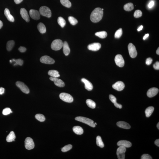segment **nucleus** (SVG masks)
I'll use <instances>...</instances> for the list:
<instances>
[{"instance_id":"obj_1","label":"nucleus","mask_w":159,"mask_h":159,"mask_svg":"<svg viewBox=\"0 0 159 159\" xmlns=\"http://www.w3.org/2000/svg\"><path fill=\"white\" fill-rule=\"evenodd\" d=\"M103 10L102 8H95L91 14V20L94 23L99 22L103 18Z\"/></svg>"},{"instance_id":"obj_2","label":"nucleus","mask_w":159,"mask_h":159,"mask_svg":"<svg viewBox=\"0 0 159 159\" xmlns=\"http://www.w3.org/2000/svg\"><path fill=\"white\" fill-rule=\"evenodd\" d=\"M75 119L77 121L85 123L91 127H95L96 126V125L93 120L88 118L82 116H78L75 118Z\"/></svg>"},{"instance_id":"obj_3","label":"nucleus","mask_w":159,"mask_h":159,"mask_svg":"<svg viewBox=\"0 0 159 159\" xmlns=\"http://www.w3.org/2000/svg\"><path fill=\"white\" fill-rule=\"evenodd\" d=\"M63 42L61 40L55 39L52 42L51 48L53 50L57 51L60 50L63 47Z\"/></svg>"},{"instance_id":"obj_4","label":"nucleus","mask_w":159,"mask_h":159,"mask_svg":"<svg viewBox=\"0 0 159 159\" xmlns=\"http://www.w3.org/2000/svg\"><path fill=\"white\" fill-rule=\"evenodd\" d=\"M39 12L40 15L49 18L51 16V11L49 8L46 6L41 7L39 10Z\"/></svg>"},{"instance_id":"obj_5","label":"nucleus","mask_w":159,"mask_h":159,"mask_svg":"<svg viewBox=\"0 0 159 159\" xmlns=\"http://www.w3.org/2000/svg\"><path fill=\"white\" fill-rule=\"evenodd\" d=\"M59 97L63 101L67 103H72L73 101V97L67 93H61L59 95Z\"/></svg>"},{"instance_id":"obj_6","label":"nucleus","mask_w":159,"mask_h":159,"mask_svg":"<svg viewBox=\"0 0 159 159\" xmlns=\"http://www.w3.org/2000/svg\"><path fill=\"white\" fill-rule=\"evenodd\" d=\"M126 150V148L123 146H120L117 149L116 154L118 159H124Z\"/></svg>"},{"instance_id":"obj_7","label":"nucleus","mask_w":159,"mask_h":159,"mask_svg":"<svg viewBox=\"0 0 159 159\" xmlns=\"http://www.w3.org/2000/svg\"><path fill=\"white\" fill-rule=\"evenodd\" d=\"M25 148L28 150H31L33 149L35 147L33 139L30 137L27 138L25 141Z\"/></svg>"},{"instance_id":"obj_8","label":"nucleus","mask_w":159,"mask_h":159,"mask_svg":"<svg viewBox=\"0 0 159 159\" xmlns=\"http://www.w3.org/2000/svg\"><path fill=\"white\" fill-rule=\"evenodd\" d=\"M129 54L132 58H134L137 56V53L135 47L132 43H130L128 45Z\"/></svg>"},{"instance_id":"obj_9","label":"nucleus","mask_w":159,"mask_h":159,"mask_svg":"<svg viewBox=\"0 0 159 159\" xmlns=\"http://www.w3.org/2000/svg\"><path fill=\"white\" fill-rule=\"evenodd\" d=\"M40 61L42 63L48 64H53L55 62L53 59L47 55L42 56L40 59Z\"/></svg>"},{"instance_id":"obj_10","label":"nucleus","mask_w":159,"mask_h":159,"mask_svg":"<svg viewBox=\"0 0 159 159\" xmlns=\"http://www.w3.org/2000/svg\"><path fill=\"white\" fill-rule=\"evenodd\" d=\"M115 61L116 65L119 67H122L124 66V60L121 55H116L115 58Z\"/></svg>"},{"instance_id":"obj_11","label":"nucleus","mask_w":159,"mask_h":159,"mask_svg":"<svg viewBox=\"0 0 159 159\" xmlns=\"http://www.w3.org/2000/svg\"><path fill=\"white\" fill-rule=\"evenodd\" d=\"M16 86L20 89L24 93L28 94L29 93V90L27 86L23 83L20 81H17L16 83Z\"/></svg>"},{"instance_id":"obj_12","label":"nucleus","mask_w":159,"mask_h":159,"mask_svg":"<svg viewBox=\"0 0 159 159\" xmlns=\"http://www.w3.org/2000/svg\"><path fill=\"white\" fill-rule=\"evenodd\" d=\"M50 79L54 82L55 84L57 86L60 87H63L65 86V84L62 80L58 79L57 78H53L51 77L50 78Z\"/></svg>"},{"instance_id":"obj_13","label":"nucleus","mask_w":159,"mask_h":159,"mask_svg":"<svg viewBox=\"0 0 159 159\" xmlns=\"http://www.w3.org/2000/svg\"><path fill=\"white\" fill-rule=\"evenodd\" d=\"M101 47V45L99 43H94L88 45V49L89 50L96 51L99 50Z\"/></svg>"},{"instance_id":"obj_14","label":"nucleus","mask_w":159,"mask_h":159,"mask_svg":"<svg viewBox=\"0 0 159 159\" xmlns=\"http://www.w3.org/2000/svg\"><path fill=\"white\" fill-rule=\"evenodd\" d=\"M29 14L31 17L35 20H39L40 18V14L36 10L31 9L29 11Z\"/></svg>"},{"instance_id":"obj_15","label":"nucleus","mask_w":159,"mask_h":159,"mask_svg":"<svg viewBox=\"0 0 159 159\" xmlns=\"http://www.w3.org/2000/svg\"><path fill=\"white\" fill-rule=\"evenodd\" d=\"M113 88L118 91H121L125 87V85L123 82L118 81L113 85Z\"/></svg>"},{"instance_id":"obj_16","label":"nucleus","mask_w":159,"mask_h":159,"mask_svg":"<svg viewBox=\"0 0 159 159\" xmlns=\"http://www.w3.org/2000/svg\"><path fill=\"white\" fill-rule=\"evenodd\" d=\"M159 92L158 89L156 88H152L148 91L147 95L148 97H153L157 94Z\"/></svg>"},{"instance_id":"obj_17","label":"nucleus","mask_w":159,"mask_h":159,"mask_svg":"<svg viewBox=\"0 0 159 159\" xmlns=\"http://www.w3.org/2000/svg\"><path fill=\"white\" fill-rule=\"evenodd\" d=\"M81 81L85 84V87L86 90L89 91L92 90L93 88V85L90 81H89L85 78H83L81 79Z\"/></svg>"},{"instance_id":"obj_18","label":"nucleus","mask_w":159,"mask_h":159,"mask_svg":"<svg viewBox=\"0 0 159 159\" xmlns=\"http://www.w3.org/2000/svg\"><path fill=\"white\" fill-rule=\"evenodd\" d=\"M20 15L22 18L26 21L27 22H28L30 21V18L29 15H28V12L24 8H21L20 11Z\"/></svg>"},{"instance_id":"obj_19","label":"nucleus","mask_w":159,"mask_h":159,"mask_svg":"<svg viewBox=\"0 0 159 159\" xmlns=\"http://www.w3.org/2000/svg\"><path fill=\"white\" fill-rule=\"evenodd\" d=\"M4 14L8 20L10 22H13L15 21L14 17L11 15L9 9L5 8L4 11Z\"/></svg>"},{"instance_id":"obj_20","label":"nucleus","mask_w":159,"mask_h":159,"mask_svg":"<svg viewBox=\"0 0 159 159\" xmlns=\"http://www.w3.org/2000/svg\"><path fill=\"white\" fill-rule=\"evenodd\" d=\"M118 146H123L125 147L129 148L131 147L132 144L130 141L126 140H122L119 141L117 143Z\"/></svg>"},{"instance_id":"obj_21","label":"nucleus","mask_w":159,"mask_h":159,"mask_svg":"<svg viewBox=\"0 0 159 159\" xmlns=\"http://www.w3.org/2000/svg\"><path fill=\"white\" fill-rule=\"evenodd\" d=\"M117 125L119 127L126 129H129L131 127L130 125L128 123L124 121H121L118 122L117 123Z\"/></svg>"},{"instance_id":"obj_22","label":"nucleus","mask_w":159,"mask_h":159,"mask_svg":"<svg viewBox=\"0 0 159 159\" xmlns=\"http://www.w3.org/2000/svg\"><path fill=\"white\" fill-rule=\"evenodd\" d=\"M109 99L113 103H114V106L115 107L119 109H121L122 106V105L118 104L116 102V99L115 97L112 95H110L109 96Z\"/></svg>"},{"instance_id":"obj_23","label":"nucleus","mask_w":159,"mask_h":159,"mask_svg":"<svg viewBox=\"0 0 159 159\" xmlns=\"http://www.w3.org/2000/svg\"><path fill=\"white\" fill-rule=\"evenodd\" d=\"M63 52L65 55L67 56L70 52V49L67 42L65 41L63 43Z\"/></svg>"},{"instance_id":"obj_24","label":"nucleus","mask_w":159,"mask_h":159,"mask_svg":"<svg viewBox=\"0 0 159 159\" xmlns=\"http://www.w3.org/2000/svg\"><path fill=\"white\" fill-rule=\"evenodd\" d=\"M16 136L13 131H11L6 138V141L8 142H11L15 141Z\"/></svg>"},{"instance_id":"obj_25","label":"nucleus","mask_w":159,"mask_h":159,"mask_svg":"<svg viewBox=\"0 0 159 159\" xmlns=\"http://www.w3.org/2000/svg\"><path fill=\"white\" fill-rule=\"evenodd\" d=\"M37 28L38 31L42 34L45 33L46 32V28L45 25L42 23H40L38 24Z\"/></svg>"},{"instance_id":"obj_26","label":"nucleus","mask_w":159,"mask_h":159,"mask_svg":"<svg viewBox=\"0 0 159 159\" xmlns=\"http://www.w3.org/2000/svg\"><path fill=\"white\" fill-rule=\"evenodd\" d=\"M73 131L77 135H81L83 133V128L79 126H75L73 128Z\"/></svg>"},{"instance_id":"obj_27","label":"nucleus","mask_w":159,"mask_h":159,"mask_svg":"<svg viewBox=\"0 0 159 159\" xmlns=\"http://www.w3.org/2000/svg\"><path fill=\"white\" fill-rule=\"evenodd\" d=\"M154 108L153 106H150L146 109L145 113L146 117H149L154 111Z\"/></svg>"},{"instance_id":"obj_28","label":"nucleus","mask_w":159,"mask_h":159,"mask_svg":"<svg viewBox=\"0 0 159 159\" xmlns=\"http://www.w3.org/2000/svg\"><path fill=\"white\" fill-rule=\"evenodd\" d=\"M48 74V75L52 77L58 78L60 76L59 72L57 70H53L49 71Z\"/></svg>"},{"instance_id":"obj_29","label":"nucleus","mask_w":159,"mask_h":159,"mask_svg":"<svg viewBox=\"0 0 159 159\" xmlns=\"http://www.w3.org/2000/svg\"><path fill=\"white\" fill-rule=\"evenodd\" d=\"M15 42L13 40L8 41L7 42L6 45V48L7 50L8 51L12 50L15 45Z\"/></svg>"},{"instance_id":"obj_30","label":"nucleus","mask_w":159,"mask_h":159,"mask_svg":"<svg viewBox=\"0 0 159 159\" xmlns=\"http://www.w3.org/2000/svg\"><path fill=\"white\" fill-rule=\"evenodd\" d=\"M87 105L89 107L92 109H94L96 106V104L95 102L91 99H88L86 100Z\"/></svg>"},{"instance_id":"obj_31","label":"nucleus","mask_w":159,"mask_h":159,"mask_svg":"<svg viewBox=\"0 0 159 159\" xmlns=\"http://www.w3.org/2000/svg\"><path fill=\"white\" fill-rule=\"evenodd\" d=\"M133 8H134V6L133 4L131 3L126 4L124 6L125 10L127 11H131L132 10Z\"/></svg>"},{"instance_id":"obj_32","label":"nucleus","mask_w":159,"mask_h":159,"mask_svg":"<svg viewBox=\"0 0 159 159\" xmlns=\"http://www.w3.org/2000/svg\"><path fill=\"white\" fill-rule=\"evenodd\" d=\"M58 24L62 28L64 27L66 25V21L63 18L61 17H59L58 19Z\"/></svg>"},{"instance_id":"obj_33","label":"nucleus","mask_w":159,"mask_h":159,"mask_svg":"<svg viewBox=\"0 0 159 159\" xmlns=\"http://www.w3.org/2000/svg\"><path fill=\"white\" fill-rule=\"evenodd\" d=\"M96 143L97 145L101 148L104 147V144L102 141L101 138L100 136H98L96 138Z\"/></svg>"},{"instance_id":"obj_34","label":"nucleus","mask_w":159,"mask_h":159,"mask_svg":"<svg viewBox=\"0 0 159 159\" xmlns=\"http://www.w3.org/2000/svg\"><path fill=\"white\" fill-rule=\"evenodd\" d=\"M95 35L100 38H104L107 37V34L105 31H103L96 32L95 33Z\"/></svg>"},{"instance_id":"obj_35","label":"nucleus","mask_w":159,"mask_h":159,"mask_svg":"<svg viewBox=\"0 0 159 159\" xmlns=\"http://www.w3.org/2000/svg\"><path fill=\"white\" fill-rule=\"evenodd\" d=\"M60 2L64 6L69 8L71 6V3L69 0H60Z\"/></svg>"},{"instance_id":"obj_36","label":"nucleus","mask_w":159,"mask_h":159,"mask_svg":"<svg viewBox=\"0 0 159 159\" xmlns=\"http://www.w3.org/2000/svg\"><path fill=\"white\" fill-rule=\"evenodd\" d=\"M35 118L38 121L41 122H43L45 120L44 116L43 115L40 114H37L35 116Z\"/></svg>"},{"instance_id":"obj_37","label":"nucleus","mask_w":159,"mask_h":159,"mask_svg":"<svg viewBox=\"0 0 159 159\" xmlns=\"http://www.w3.org/2000/svg\"><path fill=\"white\" fill-rule=\"evenodd\" d=\"M69 21L71 24L74 25L78 23V21L76 19L72 16H69L68 18Z\"/></svg>"},{"instance_id":"obj_38","label":"nucleus","mask_w":159,"mask_h":159,"mask_svg":"<svg viewBox=\"0 0 159 159\" xmlns=\"http://www.w3.org/2000/svg\"><path fill=\"white\" fill-rule=\"evenodd\" d=\"M122 28H120V29L118 30L116 32L115 34V37L116 38H120L122 35Z\"/></svg>"},{"instance_id":"obj_39","label":"nucleus","mask_w":159,"mask_h":159,"mask_svg":"<svg viewBox=\"0 0 159 159\" xmlns=\"http://www.w3.org/2000/svg\"><path fill=\"white\" fill-rule=\"evenodd\" d=\"M72 146L71 144H69L65 146V147L62 148V151L63 152H65L70 150L72 149Z\"/></svg>"},{"instance_id":"obj_40","label":"nucleus","mask_w":159,"mask_h":159,"mask_svg":"<svg viewBox=\"0 0 159 159\" xmlns=\"http://www.w3.org/2000/svg\"><path fill=\"white\" fill-rule=\"evenodd\" d=\"M12 112L11 109L9 108H7L4 109L2 111V114L4 115H7L10 113H12Z\"/></svg>"},{"instance_id":"obj_41","label":"nucleus","mask_w":159,"mask_h":159,"mask_svg":"<svg viewBox=\"0 0 159 159\" xmlns=\"http://www.w3.org/2000/svg\"><path fill=\"white\" fill-rule=\"evenodd\" d=\"M142 12L140 10H137L135 11L134 14V16L136 18L140 17L142 16Z\"/></svg>"},{"instance_id":"obj_42","label":"nucleus","mask_w":159,"mask_h":159,"mask_svg":"<svg viewBox=\"0 0 159 159\" xmlns=\"http://www.w3.org/2000/svg\"><path fill=\"white\" fill-rule=\"evenodd\" d=\"M12 60L16 62V64L15 65H19V66H22L23 64V61L20 59H13Z\"/></svg>"},{"instance_id":"obj_43","label":"nucleus","mask_w":159,"mask_h":159,"mask_svg":"<svg viewBox=\"0 0 159 159\" xmlns=\"http://www.w3.org/2000/svg\"><path fill=\"white\" fill-rule=\"evenodd\" d=\"M142 159H152V157L149 155L148 154H144L142 156Z\"/></svg>"},{"instance_id":"obj_44","label":"nucleus","mask_w":159,"mask_h":159,"mask_svg":"<svg viewBox=\"0 0 159 159\" xmlns=\"http://www.w3.org/2000/svg\"><path fill=\"white\" fill-rule=\"evenodd\" d=\"M153 59L151 58H149L146 59V63L147 65H150L152 63Z\"/></svg>"},{"instance_id":"obj_45","label":"nucleus","mask_w":159,"mask_h":159,"mask_svg":"<svg viewBox=\"0 0 159 159\" xmlns=\"http://www.w3.org/2000/svg\"><path fill=\"white\" fill-rule=\"evenodd\" d=\"M18 50L21 52H24L26 50V49L25 47L21 46L18 49Z\"/></svg>"},{"instance_id":"obj_46","label":"nucleus","mask_w":159,"mask_h":159,"mask_svg":"<svg viewBox=\"0 0 159 159\" xmlns=\"http://www.w3.org/2000/svg\"><path fill=\"white\" fill-rule=\"evenodd\" d=\"M153 67L154 69L156 70H159V62H157L154 65Z\"/></svg>"},{"instance_id":"obj_47","label":"nucleus","mask_w":159,"mask_h":159,"mask_svg":"<svg viewBox=\"0 0 159 159\" xmlns=\"http://www.w3.org/2000/svg\"><path fill=\"white\" fill-rule=\"evenodd\" d=\"M154 1H151L149 4L148 5V8H152L154 5Z\"/></svg>"},{"instance_id":"obj_48","label":"nucleus","mask_w":159,"mask_h":159,"mask_svg":"<svg viewBox=\"0 0 159 159\" xmlns=\"http://www.w3.org/2000/svg\"><path fill=\"white\" fill-rule=\"evenodd\" d=\"M5 89L3 87L0 88V95H2L5 92Z\"/></svg>"},{"instance_id":"obj_49","label":"nucleus","mask_w":159,"mask_h":159,"mask_svg":"<svg viewBox=\"0 0 159 159\" xmlns=\"http://www.w3.org/2000/svg\"><path fill=\"white\" fill-rule=\"evenodd\" d=\"M23 0H14V2L16 4H19L22 2Z\"/></svg>"},{"instance_id":"obj_50","label":"nucleus","mask_w":159,"mask_h":159,"mask_svg":"<svg viewBox=\"0 0 159 159\" xmlns=\"http://www.w3.org/2000/svg\"><path fill=\"white\" fill-rule=\"evenodd\" d=\"M155 144L158 147H159V139H157L155 141Z\"/></svg>"},{"instance_id":"obj_51","label":"nucleus","mask_w":159,"mask_h":159,"mask_svg":"<svg viewBox=\"0 0 159 159\" xmlns=\"http://www.w3.org/2000/svg\"><path fill=\"white\" fill-rule=\"evenodd\" d=\"M143 28V26L142 25H141V26H140L139 27V28L138 29H137V30L138 31H141L142 30V29Z\"/></svg>"},{"instance_id":"obj_52","label":"nucleus","mask_w":159,"mask_h":159,"mask_svg":"<svg viewBox=\"0 0 159 159\" xmlns=\"http://www.w3.org/2000/svg\"><path fill=\"white\" fill-rule=\"evenodd\" d=\"M149 36V34H145V36L144 37V38H143V39L144 40H145L146 38H148V37Z\"/></svg>"},{"instance_id":"obj_53","label":"nucleus","mask_w":159,"mask_h":159,"mask_svg":"<svg viewBox=\"0 0 159 159\" xmlns=\"http://www.w3.org/2000/svg\"><path fill=\"white\" fill-rule=\"evenodd\" d=\"M3 25V23L2 21L0 20V29L2 28Z\"/></svg>"},{"instance_id":"obj_54","label":"nucleus","mask_w":159,"mask_h":159,"mask_svg":"<svg viewBox=\"0 0 159 159\" xmlns=\"http://www.w3.org/2000/svg\"><path fill=\"white\" fill-rule=\"evenodd\" d=\"M156 53L157 54V55H159V47L158 48L157 51H156Z\"/></svg>"},{"instance_id":"obj_55","label":"nucleus","mask_w":159,"mask_h":159,"mask_svg":"<svg viewBox=\"0 0 159 159\" xmlns=\"http://www.w3.org/2000/svg\"><path fill=\"white\" fill-rule=\"evenodd\" d=\"M157 128L158 129H159V122L157 123Z\"/></svg>"},{"instance_id":"obj_56","label":"nucleus","mask_w":159,"mask_h":159,"mask_svg":"<svg viewBox=\"0 0 159 159\" xmlns=\"http://www.w3.org/2000/svg\"><path fill=\"white\" fill-rule=\"evenodd\" d=\"M95 123V125H97V123Z\"/></svg>"},{"instance_id":"obj_57","label":"nucleus","mask_w":159,"mask_h":159,"mask_svg":"<svg viewBox=\"0 0 159 159\" xmlns=\"http://www.w3.org/2000/svg\"><path fill=\"white\" fill-rule=\"evenodd\" d=\"M102 10H104V9H102Z\"/></svg>"}]
</instances>
